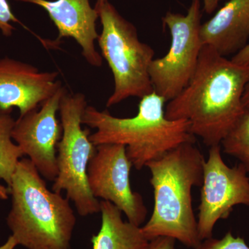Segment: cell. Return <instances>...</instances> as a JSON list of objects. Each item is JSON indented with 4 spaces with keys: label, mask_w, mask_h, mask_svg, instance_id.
<instances>
[{
    "label": "cell",
    "mask_w": 249,
    "mask_h": 249,
    "mask_svg": "<svg viewBox=\"0 0 249 249\" xmlns=\"http://www.w3.org/2000/svg\"><path fill=\"white\" fill-rule=\"evenodd\" d=\"M101 227L91 237L92 249H146L150 241L142 227L124 221L122 212L109 201L101 200Z\"/></svg>",
    "instance_id": "5bb4252c"
},
{
    "label": "cell",
    "mask_w": 249,
    "mask_h": 249,
    "mask_svg": "<svg viewBox=\"0 0 249 249\" xmlns=\"http://www.w3.org/2000/svg\"><path fill=\"white\" fill-rule=\"evenodd\" d=\"M102 24L98 42L112 72L114 89L106 106L111 107L130 97L142 98L154 91L149 68L155 52L139 40L137 29L107 1L95 6Z\"/></svg>",
    "instance_id": "5b68a950"
},
{
    "label": "cell",
    "mask_w": 249,
    "mask_h": 249,
    "mask_svg": "<svg viewBox=\"0 0 249 249\" xmlns=\"http://www.w3.org/2000/svg\"><path fill=\"white\" fill-rule=\"evenodd\" d=\"M176 240L168 237H159L149 242L146 249H177Z\"/></svg>",
    "instance_id": "d6986e66"
},
{
    "label": "cell",
    "mask_w": 249,
    "mask_h": 249,
    "mask_svg": "<svg viewBox=\"0 0 249 249\" xmlns=\"http://www.w3.org/2000/svg\"><path fill=\"white\" fill-rule=\"evenodd\" d=\"M11 22L22 24L11 11L7 0H0V30L3 35L10 37L13 34L15 28Z\"/></svg>",
    "instance_id": "ac0fdd59"
},
{
    "label": "cell",
    "mask_w": 249,
    "mask_h": 249,
    "mask_svg": "<svg viewBox=\"0 0 249 249\" xmlns=\"http://www.w3.org/2000/svg\"><path fill=\"white\" fill-rule=\"evenodd\" d=\"M242 101H243L244 106H245V107L246 108L249 107V80L248 83H247V85H246L245 92H244Z\"/></svg>",
    "instance_id": "cb8c5ba5"
},
{
    "label": "cell",
    "mask_w": 249,
    "mask_h": 249,
    "mask_svg": "<svg viewBox=\"0 0 249 249\" xmlns=\"http://www.w3.org/2000/svg\"><path fill=\"white\" fill-rule=\"evenodd\" d=\"M221 146L226 154L240 160L249 173V107L246 108L235 127L221 142Z\"/></svg>",
    "instance_id": "2e32d148"
},
{
    "label": "cell",
    "mask_w": 249,
    "mask_h": 249,
    "mask_svg": "<svg viewBox=\"0 0 249 249\" xmlns=\"http://www.w3.org/2000/svg\"><path fill=\"white\" fill-rule=\"evenodd\" d=\"M205 161L195 142H185L147 163L155 201L151 217L142 227L147 240L171 237L192 249L201 245L192 189L202 185Z\"/></svg>",
    "instance_id": "7a4b0ae2"
},
{
    "label": "cell",
    "mask_w": 249,
    "mask_h": 249,
    "mask_svg": "<svg viewBox=\"0 0 249 249\" xmlns=\"http://www.w3.org/2000/svg\"><path fill=\"white\" fill-rule=\"evenodd\" d=\"M12 111L0 109V179L11 184L13 175L18 162L24 156L12 137L16 124Z\"/></svg>",
    "instance_id": "9a60e30c"
},
{
    "label": "cell",
    "mask_w": 249,
    "mask_h": 249,
    "mask_svg": "<svg viewBox=\"0 0 249 249\" xmlns=\"http://www.w3.org/2000/svg\"><path fill=\"white\" fill-rule=\"evenodd\" d=\"M201 187L197 228L203 241L213 237L218 221L227 219L235 206H249V177L240 163L226 164L221 145H214L205 161Z\"/></svg>",
    "instance_id": "ba28073f"
},
{
    "label": "cell",
    "mask_w": 249,
    "mask_h": 249,
    "mask_svg": "<svg viewBox=\"0 0 249 249\" xmlns=\"http://www.w3.org/2000/svg\"><path fill=\"white\" fill-rule=\"evenodd\" d=\"M200 0H192L186 15L168 12L163 24L171 42L168 53L154 59L149 74L155 92L169 102L184 89L196 73L204 44L200 30Z\"/></svg>",
    "instance_id": "52a82bcc"
},
{
    "label": "cell",
    "mask_w": 249,
    "mask_h": 249,
    "mask_svg": "<svg viewBox=\"0 0 249 249\" xmlns=\"http://www.w3.org/2000/svg\"><path fill=\"white\" fill-rule=\"evenodd\" d=\"M88 107L83 93H69L62 96L59 107L62 136L57 145L58 175L52 191L66 192L67 197L75 205L82 217L101 211L100 201L93 196L88 181V168L96 152L90 141V130L82 127V118Z\"/></svg>",
    "instance_id": "8992f818"
},
{
    "label": "cell",
    "mask_w": 249,
    "mask_h": 249,
    "mask_svg": "<svg viewBox=\"0 0 249 249\" xmlns=\"http://www.w3.org/2000/svg\"><path fill=\"white\" fill-rule=\"evenodd\" d=\"M9 191L8 187L0 184V199L6 200L9 198Z\"/></svg>",
    "instance_id": "603a6c76"
},
{
    "label": "cell",
    "mask_w": 249,
    "mask_h": 249,
    "mask_svg": "<svg viewBox=\"0 0 249 249\" xmlns=\"http://www.w3.org/2000/svg\"><path fill=\"white\" fill-rule=\"evenodd\" d=\"M204 45L224 57L237 53L249 42V0H229L201 24Z\"/></svg>",
    "instance_id": "4fadbf2b"
},
{
    "label": "cell",
    "mask_w": 249,
    "mask_h": 249,
    "mask_svg": "<svg viewBox=\"0 0 249 249\" xmlns=\"http://www.w3.org/2000/svg\"><path fill=\"white\" fill-rule=\"evenodd\" d=\"M133 165L129 160L126 147L121 144H101L90 160L88 181L96 199L115 205L127 221L141 227L147 214L142 196L130 186L129 174Z\"/></svg>",
    "instance_id": "9c48e42d"
},
{
    "label": "cell",
    "mask_w": 249,
    "mask_h": 249,
    "mask_svg": "<svg viewBox=\"0 0 249 249\" xmlns=\"http://www.w3.org/2000/svg\"><path fill=\"white\" fill-rule=\"evenodd\" d=\"M107 1H108V0H97V1H96V6H100V5L103 4V3Z\"/></svg>",
    "instance_id": "d4e9b609"
},
{
    "label": "cell",
    "mask_w": 249,
    "mask_h": 249,
    "mask_svg": "<svg viewBox=\"0 0 249 249\" xmlns=\"http://www.w3.org/2000/svg\"><path fill=\"white\" fill-rule=\"evenodd\" d=\"M203 1H204L203 11H204L206 14H211L215 11L218 4L222 0H203Z\"/></svg>",
    "instance_id": "44dd1931"
},
{
    "label": "cell",
    "mask_w": 249,
    "mask_h": 249,
    "mask_svg": "<svg viewBox=\"0 0 249 249\" xmlns=\"http://www.w3.org/2000/svg\"><path fill=\"white\" fill-rule=\"evenodd\" d=\"M6 223L18 245L27 249H71L76 217L68 198L49 190L29 159H21L11 184Z\"/></svg>",
    "instance_id": "3957f363"
},
{
    "label": "cell",
    "mask_w": 249,
    "mask_h": 249,
    "mask_svg": "<svg viewBox=\"0 0 249 249\" xmlns=\"http://www.w3.org/2000/svg\"><path fill=\"white\" fill-rule=\"evenodd\" d=\"M195 249H249V247L243 238L235 237L231 232H228L222 238L213 237L206 239Z\"/></svg>",
    "instance_id": "e0dca14e"
},
{
    "label": "cell",
    "mask_w": 249,
    "mask_h": 249,
    "mask_svg": "<svg viewBox=\"0 0 249 249\" xmlns=\"http://www.w3.org/2000/svg\"><path fill=\"white\" fill-rule=\"evenodd\" d=\"M58 76L8 57L0 59V109L17 107L22 116L37 109L62 86Z\"/></svg>",
    "instance_id": "8fae6325"
},
{
    "label": "cell",
    "mask_w": 249,
    "mask_h": 249,
    "mask_svg": "<svg viewBox=\"0 0 249 249\" xmlns=\"http://www.w3.org/2000/svg\"><path fill=\"white\" fill-rule=\"evenodd\" d=\"M18 246L17 242L12 235H10L5 243L0 246V249H15Z\"/></svg>",
    "instance_id": "7402d4cb"
},
{
    "label": "cell",
    "mask_w": 249,
    "mask_h": 249,
    "mask_svg": "<svg viewBox=\"0 0 249 249\" xmlns=\"http://www.w3.org/2000/svg\"><path fill=\"white\" fill-rule=\"evenodd\" d=\"M249 65H241L204 45L194 76L177 97L168 102L170 120H186L195 137L207 146L221 145L246 110L244 92Z\"/></svg>",
    "instance_id": "6da1fadb"
},
{
    "label": "cell",
    "mask_w": 249,
    "mask_h": 249,
    "mask_svg": "<svg viewBox=\"0 0 249 249\" xmlns=\"http://www.w3.org/2000/svg\"><path fill=\"white\" fill-rule=\"evenodd\" d=\"M232 62L241 65H249V42L242 50L237 52L231 59Z\"/></svg>",
    "instance_id": "ffe728a7"
},
{
    "label": "cell",
    "mask_w": 249,
    "mask_h": 249,
    "mask_svg": "<svg viewBox=\"0 0 249 249\" xmlns=\"http://www.w3.org/2000/svg\"><path fill=\"white\" fill-rule=\"evenodd\" d=\"M165 103L153 91L141 98L138 113L131 118L115 117L107 111L88 106L82 124L96 129L89 136L93 145H124L133 167L141 170L181 144L196 142L188 121L167 119Z\"/></svg>",
    "instance_id": "277c9868"
},
{
    "label": "cell",
    "mask_w": 249,
    "mask_h": 249,
    "mask_svg": "<svg viewBox=\"0 0 249 249\" xmlns=\"http://www.w3.org/2000/svg\"><path fill=\"white\" fill-rule=\"evenodd\" d=\"M67 89L61 86L37 109L19 116L12 137L23 155L29 157L42 178L53 181L58 175L57 145L62 136L57 119L60 103Z\"/></svg>",
    "instance_id": "30bf717a"
},
{
    "label": "cell",
    "mask_w": 249,
    "mask_h": 249,
    "mask_svg": "<svg viewBox=\"0 0 249 249\" xmlns=\"http://www.w3.org/2000/svg\"><path fill=\"white\" fill-rule=\"evenodd\" d=\"M40 6L48 13L58 31V40L74 39L82 49L83 57L91 66L100 67L103 58L96 51L98 35L96 22L98 14L89 0H16Z\"/></svg>",
    "instance_id": "7c38bea8"
}]
</instances>
